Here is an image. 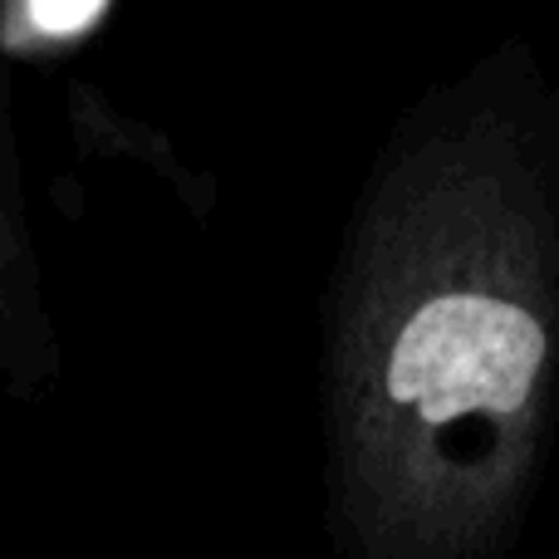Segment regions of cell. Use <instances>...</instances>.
Returning a JSON list of instances; mask_svg holds the SVG:
<instances>
[{"instance_id":"3","label":"cell","mask_w":559,"mask_h":559,"mask_svg":"<svg viewBox=\"0 0 559 559\" xmlns=\"http://www.w3.org/2000/svg\"><path fill=\"white\" fill-rule=\"evenodd\" d=\"M25 324H29V261H25L15 222L0 206V338L29 348Z\"/></svg>"},{"instance_id":"2","label":"cell","mask_w":559,"mask_h":559,"mask_svg":"<svg viewBox=\"0 0 559 559\" xmlns=\"http://www.w3.org/2000/svg\"><path fill=\"white\" fill-rule=\"evenodd\" d=\"M114 20L108 0H10L0 5V55L55 59L94 39Z\"/></svg>"},{"instance_id":"1","label":"cell","mask_w":559,"mask_h":559,"mask_svg":"<svg viewBox=\"0 0 559 559\" xmlns=\"http://www.w3.org/2000/svg\"><path fill=\"white\" fill-rule=\"evenodd\" d=\"M559 432V79L506 35L393 118L319 305L338 559H515Z\"/></svg>"}]
</instances>
